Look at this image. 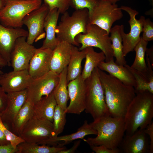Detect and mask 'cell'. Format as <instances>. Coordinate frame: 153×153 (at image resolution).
Returning <instances> with one entry per match:
<instances>
[{
	"label": "cell",
	"instance_id": "obj_45",
	"mask_svg": "<svg viewBox=\"0 0 153 153\" xmlns=\"http://www.w3.org/2000/svg\"><path fill=\"white\" fill-rule=\"evenodd\" d=\"M8 66L7 62L4 58L0 54V75L4 73L1 70V68Z\"/></svg>",
	"mask_w": 153,
	"mask_h": 153
},
{
	"label": "cell",
	"instance_id": "obj_18",
	"mask_svg": "<svg viewBox=\"0 0 153 153\" xmlns=\"http://www.w3.org/2000/svg\"><path fill=\"white\" fill-rule=\"evenodd\" d=\"M7 95V105L0 117L4 125L10 130L16 116L27 99V90L8 93Z\"/></svg>",
	"mask_w": 153,
	"mask_h": 153
},
{
	"label": "cell",
	"instance_id": "obj_47",
	"mask_svg": "<svg viewBox=\"0 0 153 153\" xmlns=\"http://www.w3.org/2000/svg\"><path fill=\"white\" fill-rule=\"evenodd\" d=\"M105 1L112 4H116V3L121 0H100Z\"/></svg>",
	"mask_w": 153,
	"mask_h": 153
},
{
	"label": "cell",
	"instance_id": "obj_36",
	"mask_svg": "<svg viewBox=\"0 0 153 153\" xmlns=\"http://www.w3.org/2000/svg\"><path fill=\"white\" fill-rule=\"evenodd\" d=\"M0 129L3 132L7 140L15 148H16L17 146L19 144L25 141L20 136L13 133L4 125L0 117Z\"/></svg>",
	"mask_w": 153,
	"mask_h": 153
},
{
	"label": "cell",
	"instance_id": "obj_28",
	"mask_svg": "<svg viewBox=\"0 0 153 153\" xmlns=\"http://www.w3.org/2000/svg\"><path fill=\"white\" fill-rule=\"evenodd\" d=\"M85 49V61L81 74L84 80L90 76L95 68L97 67L101 62L104 61L106 59L105 54L102 51L97 52L92 47H88Z\"/></svg>",
	"mask_w": 153,
	"mask_h": 153
},
{
	"label": "cell",
	"instance_id": "obj_1",
	"mask_svg": "<svg viewBox=\"0 0 153 153\" xmlns=\"http://www.w3.org/2000/svg\"><path fill=\"white\" fill-rule=\"evenodd\" d=\"M99 69L110 116L124 117L129 105L136 95L134 87L124 84L116 78Z\"/></svg>",
	"mask_w": 153,
	"mask_h": 153
},
{
	"label": "cell",
	"instance_id": "obj_4",
	"mask_svg": "<svg viewBox=\"0 0 153 153\" xmlns=\"http://www.w3.org/2000/svg\"><path fill=\"white\" fill-rule=\"evenodd\" d=\"M56 30V38L59 41H63L72 45L79 46L75 41L76 36L80 33L84 34L89 23L88 9L76 10L71 15L67 11L62 14Z\"/></svg>",
	"mask_w": 153,
	"mask_h": 153
},
{
	"label": "cell",
	"instance_id": "obj_22",
	"mask_svg": "<svg viewBox=\"0 0 153 153\" xmlns=\"http://www.w3.org/2000/svg\"><path fill=\"white\" fill-rule=\"evenodd\" d=\"M60 12L57 8L49 11L44 23V29L46 32V37L42 48H48L53 50L59 42L56 38V30Z\"/></svg>",
	"mask_w": 153,
	"mask_h": 153
},
{
	"label": "cell",
	"instance_id": "obj_29",
	"mask_svg": "<svg viewBox=\"0 0 153 153\" xmlns=\"http://www.w3.org/2000/svg\"><path fill=\"white\" fill-rule=\"evenodd\" d=\"M67 67L60 73L58 82L53 92L57 104L65 111L69 99L67 79Z\"/></svg>",
	"mask_w": 153,
	"mask_h": 153
},
{
	"label": "cell",
	"instance_id": "obj_39",
	"mask_svg": "<svg viewBox=\"0 0 153 153\" xmlns=\"http://www.w3.org/2000/svg\"><path fill=\"white\" fill-rule=\"evenodd\" d=\"M144 132L150 139L149 153H153V122L152 121L144 129Z\"/></svg>",
	"mask_w": 153,
	"mask_h": 153
},
{
	"label": "cell",
	"instance_id": "obj_20",
	"mask_svg": "<svg viewBox=\"0 0 153 153\" xmlns=\"http://www.w3.org/2000/svg\"><path fill=\"white\" fill-rule=\"evenodd\" d=\"M97 131L88 123L87 120H85L83 125L76 132L70 134L52 137L41 142L39 144L62 147L73 141L80 139H84L87 135H97Z\"/></svg>",
	"mask_w": 153,
	"mask_h": 153
},
{
	"label": "cell",
	"instance_id": "obj_13",
	"mask_svg": "<svg viewBox=\"0 0 153 153\" xmlns=\"http://www.w3.org/2000/svg\"><path fill=\"white\" fill-rule=\"evenodd\" d=\"M67 89L70 102L65 112L80 114L85 110L86 106V85L81 74L68 83Z\"/></svg>",
	"mask_w": 153,
	"mask_h": 153
},
{
	"label": "cell",
	"instance_id": "obj_49",
	"mask_svg": "<svg viewBox=\"0 0 153 153\" xmlns=\"http://www.w3.org/2000/svg\"><path fill=\"white\" fill-rule=\"evenodd\" d=\"M17 0V1H27L29 0Z\"/></svg>",
	"mask_w": 153,
	"mask_h": 153
},
{
	"label": "cell",
	"instance_id": "obj_26",
	"mask_svg": "<svg viewBox=\"0 0 153 153\" xmlns=\"http://www.w3.org/2000/svg\"><path fill=\"white\" fill-rule=\"evenodd\" d=\"M33 105L27 99L12 123L10 130L13 133L19 136L25 124L33 117Z\"/></svg>",
	"mask_w": 153,
	"mask_h": 153
},
{
	"label": "cell",
	"instance_id": "obj_51",
	"mask_svg": "<svg viewBox=\"0 0 153 153\" xmlns=\"http://www.w3.org/2000/svg\"></svg>",
	"mask_w": 153,
	"mask_h": 153
},
{
	"label": "cell",
	"instance_id": "obj_27",
	"mask_svg": "<svg viewBox=\"0 0 153 153\" xmlns=\"http://www.w3.org/2000/svg\"><path fill=\"white\" fill-rule=\"evenodd\" d=\"M122 25H116L111 29L110 38L114 57L116 59L115 63L118 65H125L126 61L123 53V45L121 34Z\"/></svg>",
	"mask_w": 153,
	"mask_h": 153
},
{
	"label": "cell",
	"instance_id": "obj_50",
	"mask_svg": "<svg viewBox=\"0 0 153 153\" xmlns=\"http://www.w3.org/2000/svg\"><path fill=\"white\" fill-rule=\"evenodd\" d=\"M1 114V113H0V116Z\"/></svg>",
	"mask_w": 153,
	"mask_h": 153
},
{
	"label": "cell",
	"instance_id": "obj_16",
	"mask_svg": "<svg viewBox=\"0 0 153 153\" xmlns=\"http://www.w3.org/2000/svg\"><path fill=\"white\" fill-rule=\"evenodd\" d=\"M149 143L148 135L144 129H139L131 135H124L118 148L120 153H149Z\"/></svg>",
	"mask_w": 153,
	"mask_h": 153
},
{
	"label": "cell",
	"instance_id": "obj_15",
	"mask_svg": "<svg viewBox=\"0 0 153 153\" xmlns=\"http://www.w3.org/2000/svg\"><path fill=\"white\" fill-rule=\"evenodd\" d=\"M33 79L28 69L14 71L0 75V86L7 93L27 89Z\"/></svg>",
	"mask_w": 153,
	"mask_h": 153
},
{
	"label": "cell",
	"instance_id": "obj_31",
	"mask_svg": "<svg viewBox=\"0 0 153 153\" xmlns=\"http://www.w3.org/2000/svg\"><path fill=\"white\" fill-rule=\"evenodd\" d=\"M148 44V42L144 40L141 37L140 41L134 48V50L136 53L135 57L133 63L130 66L144 73L148 78V68L145 58Z\"/></svg>",
	"mask_w": 153,
	"mask_h": 153
},
{
	"label": "cell",
	"instance_id": "obj_32",
	"mask_svg": "<svg viewBox=\"0 0 153 153\" xmlns=\"http://www.w3.org/2000/svg\"><path fill=\"white\" fill-rule=\"evenodd\" d=\"M133 76L136 82L134 87L136 94L148 92L153 94V82L150 81L142 73L132 68L128 65H125Z\"/></svg>",
	"mask_w": 153,
	"mask_h": 153
},
{
	"label": "cell",
	"instance_id": "obj_35",
	"mask_svg": "<svg viewBox=\"0 0 153 153\" xmlns=\"http://www.w3.org/2000/svg\"><path fill=\"white\" fill-rule=\"evenodd\" d=\"M99 0H69L70 6L75 10L86 8L90 11Z\"/></svg>",
	"mask_w": 153,
	"mask_h": 153
},
{
	"label": "cell",
	"instance_id": "obj_34",
	"mask_svg": "<svg viewBox=\"0 0 153 153\" xmlns=\"http://www.w3.org/2000/svg\"><path fill=\"white\" fill-rule=\"evenodd\" d=\"M48 6L49 11L55 8L59 10L60 14L67 11L70 7L69 0H43Z\"/></svg>",
	"mask_w": 153,
	"mask_h": 153
},
{
	"label": "cell",
	"instance_id": "obj_48",
	"mask_svg": "<svg viewBox=\"0 0 153 153\" xmlns=\"http://www.w3.org/2000/svg\"><path fill=\"white\" fill-rule=\"evenodd\" d=\"M149 2L153 5V0H148Z\"/></svg>",
	"mask_w": 153,
	"mask_h": 153
},
{
	"label": "cell",
	"instance_id": "obj_17",
	"mask_svg": "<svg viewBox=\"0 0 153 153\" xmlns=\"http://www.w3.org/2000/svg\"><path fill=\"white\" fill-rule=\"evenodd\" d=\"M27 31L22 28L6 27L0 22V54L10 65V56L16 39L22 37H27Z\"/></svg>",
	"mask_w": 153,
	"mask_h": 153
},
{
	"label": "cell",
	"instance_id": "obj_7",
	"mask_svg": "<svg viewBox=\"0 0 153 153\" xmlns=\"http://www.w3.org/2000/svg\"><path fill=\"white\" fill-rule=\"evenodd\" d=\"M75 40L78 43L81 45L79 50L88 47L97 48L105 54L106 62L114 60L109 34L98 26L89 24L86 33L79 34L76 36Z\"/></svg>",
	"mask_w": 153,
	"mask_h": 153
},
{
	"label": "cell",
	"instance_id": "obj_6",
	"mask_svg": "<svg viewBox=\"0 0 153 153\" xmlns=\"http://www.w3.org/2000/svg\"><path fill=\"white\" fill-rule=\"evenodd\" d=\"M42 4L41 0H7L5 5L0 10V22L7 27L22 28L26 16Z\"/></svg>",
	"mask_w": 153,
	"mask_h": 153
},
{
	"label": "cell",
	"instance_id": "obj_44",
	"mask_svg": "<svg viewBox=\"0 0 153 153\" xmlns=\"http://www.w3.org/2000/svg\"><path fill=\"white\" fill-rule=\"evenodd\" d=\"M10 143L7 139L6 137L0 129V145L7 144Z\"/></svg>",
	"mask_w": 153,
	"mask_h": 153
},
{
	"label": "cell",
	"instance_id": "obj_46",
	"mask_svg": "<svg viewBox=\"0 0 153 153\" xmlns=\"http://www.w3.org/2000/svg\"><path fill=\"white\" fill-rule=\"evenodd\" d=\"M7 2V0H0V10L5 6Z\"/></svg>",
	"mask_w": 153,
	"mask_h": 153
},
{
	"label": "cell",
	"instance_id": "obj_3",
	"mask_svg": "<svg viewBox=\"0 0 153 153\" xmlns=\"http://www.w3.org/2000/svg\"><path fill=\"white\" fill-rule=\"evenodd\" d=\"M124 117L126 134L131 135L138 129H144L152 121L153 94H136Z\"/></svg>",
	"mask_w": 153,
	"mask_h": 153
},
{
	"label": "cell",
	"instance_id": "obj_30",
	"mask_svg": "<svg viewBox=\"0 0 153 153\" xmlns=\"http://www.w3.org/2000/svg\"><path fill=\"white\" fill-rule=\"evenodd\" d=\"M37 143L24 142L16 147L17 153H60L66 149L65 147L39 145Z\"/></svg>",
	"mask_w": 153,
	"mask_h": 153
},
{
	"label": "cell",
	"instance_id": "obj_40",
	"mask_svg": "<svg viewBox=\"0 0 153 153\" xmlns=\"http://www.w3.org/2000/svg\"><path fill=\"white\" fill-rule=\"evenodd\" d=\"M7 103V93L0 86V113L5 109Z\"/></svg>",
	"mask_w": 153,
	"mask_h": 153
},
{
	"label": "cell",
	"instance_id": "obj_11",
	"mask_svg": "<svg viewBox=\"0 0 153 153\" xmlns=\"http://www.w3.org/2000/svg\"><path fill=\"white\" fill-rule=\"evenodd\" d=\"M59 75L51 71L44 75L33 79L27 89V99L33 104L53 91L58 82Z\"/></svg>",
	"mask_w": 153,
	"mask_h": 153
},
{
	"label": "cell",
	"instance_id": "obj_5",
	"mask_svg": "<svg viewBox=\"0 0 153 153\" xmlns=\"http://www.w3.org/2000/svg\"><path fill=\"white\" fill-rule=\"evenodd\" d=\"M98 67L85 80L86 85L85 111L95 120L102 116L109 115L105 100L103 87Z\"/></svg>",
	"mask_w": 153,
	"mask_h": 153
},
{
	"label": "cell",
	"instance_id": "obj_10",
	"mask_svg": "<svg viewBox=\"0 0 153 153\" xmlns=\"http://www.w3.org/2000/svg\"><path fill=\"white\" fill-rule=\"evenodd\" d=\"M119 8L127 12L130 17L128 21L130 26L129 32L127 34L124 32L123 25L121 28L123 53L125 57L129 53L134 50L135 47L140 41V34L142 32L143 23L145 18L141 16L139 20L137 19L136 16L139 14V12L130 7L122 6Z\"/></svg>",
	"mask_w": 153,
	"mask_h": 153
},
{
	"label": "cell",
	"instance_id": "obj_43",
	"mask_svg": "<svg viewBox=\"0 0 153 153\" xmlns=\"http://www.w3.org/2000/svg\"><path fill=\"white\" fill-rule=\"evenodd\" d=\"M146 53L148 57L152 66L153 67V46L150 48H147Z\"/></svg>",
	"mask_w": 153,
	"mask_h": 153
},
{
	"label": "cell",
	"instance_id": "obj_37",
	"mask_svg": "<svg viewBox=\"0 0 153 153\" xmlns=\"http://www.w3.org/2000/svg\"><path fill=\"white\" fill-rule=\"evenodd\" d=\"M142 36L143 39L148 42L153 40V23L149 18L144 20L143 24Z\"/></svg>",
	"mask_w": 153,
	"mask_h": 153
},
{
	"label": "cell",
	"instance_id": "obj_9",
	"mask_svg": "<svg viewBox=\"0 0 153 153\" xmlns=\"http://www.w3.org/2000/svg\"><path fill=\"white\" fill-rule=\"evenodd\" d=\"M19 136L25 142L39 144L54 136L52 122L33 117L25 124Z\"/></svg>",
	"mask_w": 153,
	"mask_h": 153
},
{
	"label": "cell",
	"instance_id": "obj_21",
	"mask_svg": "<svg viewBox=\"0 0 153 153\" xmlns=\"http://www.w3.org/2000/svg\"><path fill=\"white\" fill-rule=\"evenodd\" d=\"M72 46L66 42L59 41L52 51L50 71L60 74L67 67L71 57Z\"/></svg>",
	"mask_w": 153,
	"mask_h": 153
},
{
	"label": "cell",
	"instance_id": "obj_2",
	"mask_svg": "<svg viewBox=\"0 0 153 153\" xmlns=\"http://www.w3.org/2000/svg\"><path fill=\"white\" fill-rule=\"evenodd\" d=\"M97 132L95 137L85 140L89 146L103 145L112 149L118 148L125 132L124 117L102 116L90 123Z\"/></svg>",
	"mask_w": 153,
	"mask_h": 153
},
{
	"label": "cell",
	"instance_id": "obj_24",
	"mask_svg": "<svg viewBox=\"0 0 153 153\" xmlns=\"http://www.w3.org/2000/svg\"><path fill=\"white\" fill-rule=\"evenodd\" d=\"M57 105L52 92L34 104L33 117L46 119L52 122L53 114Z\"/></svg>",
	"mask_w": 153,
	"mask_h": 153
},
{
	"label": "cell",
	"instance_id": "obj_41",
	"mask_svg": "<svg viewBox=\"0 0 153 153\" xmlns=\"http://www.w3.org/2000/svg\"><path fill=\"white\" fill-rule=\"evenodd\" d=\"M17 150L10 143L7 144L0 145V153H17Z\"/></svg>",
	"mask_w": 153,
	"mask_h": 153
},
{
	"label": "cell",
	"instance_id": "obj_33",
	"mask_svg": "<svg viewBox=\"0 0 153 153\" xmlns=\"http://www.w3.org/2000/svg\"><path fill=\"white\" fill-rule=\"evenodd\" d=\"M66 114L64 110L57 105L53 118L54 137L58 136L63 132L66 123Z\"/></svg>",
	"mask_w": 153,
	"mask_h": 153
},
{
	"label": "cell",
	"instance_id": "obj_8",
	"mask_svg": "<svg viewBox=\"0 0 153 153\" xmlns=\"http://www.w3.org/2000/svg\"><path fill=\"white\" fill-rule=\"evenodd\" d=\"M89 13V23L105 30L109 34L113 23L123 16L122 10L116 4L99 0Z\"/></svg>",
	"mask_w": 153,
	"mask_h": 153
},
{
	"label": "cell",
	"instance_id": "obj_14",
	"mask_svg": "<svg viewBox=\"0 0 153 153\" xmlns=\"http://www.w3.org/2000/svg\"><path fill=\"white\" fill-rule=\"evenodd\" d=\"M26 38L20 37L15 41L10 56V65L13 70L28 69L34 54L36 48L27 42Z\"/></svg>",
	"mask_w": 153,
	"mask_h": 153
},
{
	"label": "cell",
	"instance_id": "obj_19",
	"mask_svg": "<svg viewBox=\"0 0 153 153\" xmlns=\"http://www.w3.org/2000/svg\"><path fill=\"white\" fill-rule=\"evenodd\" d=\"M52 51L48 48H36L28 69L33 79L39 77L50 71Z\"/></svg>",
	"mask_w": 153,
	"mask_h": 153
},
{
	"label": "cell",
	"instance_id": "obj_42",
	"mask_svg": "<svg viewBox=\"0 0 153 153\" xmlns=\"http://www.w3.org/2000/svg\"><path fill=\"white\" fill-rule=\"evenodd\" d=\"M81 141L80 140L76 141L72 147L68 149H66L63 150L61 151L60 153H73L75 152L79 145Z\"/></svg>",
	"mask_w": 153,
	"mask_h": 153
},
{
	"label": "cell",
	"instance_id": "obj_25",
	"mask_svg": "<svg viewBox=\"0 0 153 153\" xmlns=\"http://www.w3.org/2000/svg\"><path fill=\"white\" fill-rule=\"evenodd\" d=\"M86 54L85 48L80 50L76 46L72 45L71 57L67 67L68 83L81 74L82 62L85 58Z\"/></svg>",
	"mask_w": 153,
	"mask_h": 153
},
{
	"label": "cell",
	"instance_id": "obj_12",
	"mask_svg": "<svg viewBox=\"0 0 153 153\" xmlns=\"http://www.w3.org/2000/svg\"><path fill=\"white\" fill-rule=\"evenodd\" d=\"M49 11L48 6L44 3L38 8L27 14L24 18L23 25H26L28 29L26 41L29 44L33 45L34 42L44 38V23Z\"/></svg>",
	"mask_w": 153,
	"mask_h": 153
},
{
	"label": "cell",
	"instance_id": "obj_38",
	"mask_svg": "<svg viewBox=\"0 0 153 153\" xmlns=\"http://www.w3.org/2000/svg\"><path fill=\"white\" fill-rule=\"evenodd\" d=\"M91 148L96 153H120L118 148L112 149L108 148L103 145L90 146Z\"/></svg>",
	"mask_w": 153,
	"mask_h": 153
},
{
	"label": "cell",
	"instance_id": "obj_23",
	"mask_svg": "<svg viewBox=\"0 0 153 153\" xmlns=\"http://www.w3.org/2000/svg\"><path fill=\"white\" fill-rule=\"evenodd\" d=\"M97 67L101 71L107 72L126 85L134 88L136 86L135 78L128 69L125 66L118 65L114 60L101 62Z\"/></svg>",
	"mask_w": 153,
	"mask_h": 153
}]
</instances>
